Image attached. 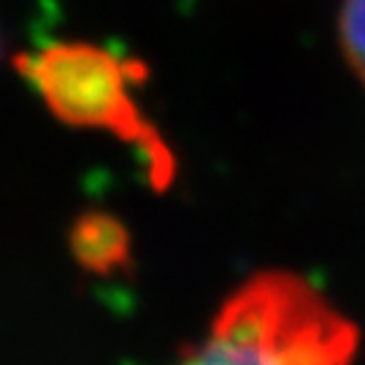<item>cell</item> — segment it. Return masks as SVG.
<instances>
[{
	"instance_id": "2",
	"label": "cell",
	"mask_w": 365,
	"mask_h": 365,
	"mask_svg": "<svg viewBox=\"0 0 365 365\" xmlns=\"http://www.w3.org/2000/svg\"><path fill=\"white\" fill-rule=\"evenodd\" d=\"M33 73L60 114L76 119L78 125L108 128L119 138L141 146L157 176L168 179L173 157L130 95V81L144 76L138 63L128 66L114 54L87 46L49 49L33 63Z\"/></svg>"
},
{
	"instance_id": "1",
	"label": "cell",
	"mask_w": 365,
	"mask_h": 365,
	"mask_svg": "<svg viewBox=\"0 0 365 365\" xmlns=\"http://www.w3.org/2000/svg\"><path fill=\"white\" fill-rule=\"evenodd\" d=\"M354 330L306 282L257 276L176 365H346Z\"/></svg>"
},
{
	"instance_id": "3",
	"label": "cell",
	"mask_w": 365,
	"mask_h": 365,
	"mask_svg": "<svg viewBox=\"0 0 365 365\" xmlns=\"http://www.w3.org/2000/svg\"><path fill=\"white\" fill-rule=\"evenodd\" d=\"M336 43L344 66L365 90V0H341L336 14Z\"/></svg>"
}]
</instances>
